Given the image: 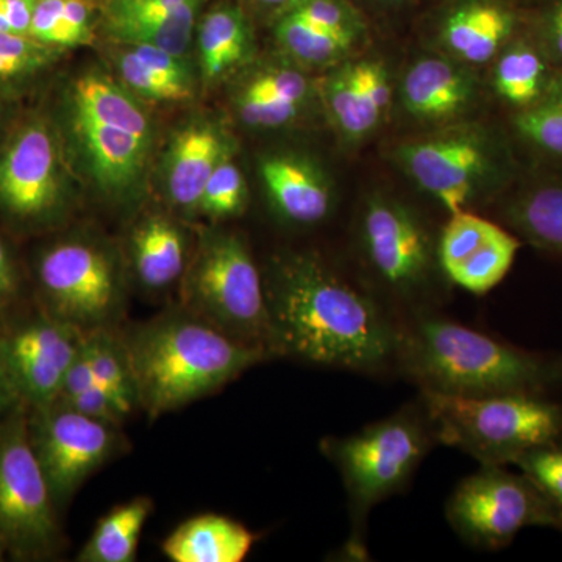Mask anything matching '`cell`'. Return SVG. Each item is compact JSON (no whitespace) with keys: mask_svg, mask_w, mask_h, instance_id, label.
Returning <instances> with one entry per match:
<instances>
[{"mask_svg":"<svg viewBox=\"0 0 562 562\" xmlns=\"http://www.w3.org/2000/svg\"><path fill=\"white\" fill-rule=\"evenodd\" d=\"M554 77L557 74H550L542 47L516 41L506 46L505 54L495 66V91L503 101L522 111L541 101Z\"/></svg>","mask_w":562,"mask_h":562,"instance_id":"cell-23","label":"cell"},{"mask_svg":"<svg viewBox=\"0 0 562 562\" xmlns=\"http://www.w3.org/2000/svg\"><path fill=\"white\" fill-rule=\"evenodd\" d=\"M517 132L539 149L562 157V74H558L546 95L516 116Z\"/></svg>","mask_w":562,"mask_h":562,"instance_id":"cell-33","label":"cell"},{"mask_svg":"<svg viewBox=\"0 0 562 562\" xmlns=\"http://www.w3.org/2000/svg\"><path fill=\"white\" fill-rule=\"evenodd\" d=\"M3 401V376H0V403Z\"/></svg>","mask_w":562,"mask_h":562,"instance_id":"cell-48","label":"cell"},{"mask_svg":"<svg viewBox=\"0 0 562 562\" xmlns=\"http://www.w3.org/2000/svg\"><path fill=\"white\" fill-rule=\"evenodd\" d=\"M38 283L54 319L88 333L116 327L125 308L116 258L102 244L63 239L41 254Z\"/></svg>","mask_w":562,"mask_h":562,"instance_id":"cell-7","label":"cell"},{"mask_svg":"<svg viewBox=\"0 0 562 562\" xmlns=\"http://www.w3.org/2000/svg\"><path fill=\"white\" fill-rule=\"evenodd\" d=\"M55 508L27 422L14 417L0 427V539L7 552L20 558L55 552L61 539Z\"/></svg>","mask_w":562,"mask_h":562,"instance_id":"cell-10","label":"cell"},{"mask_svg":"<svg viewBox=\"0 0 562 562\" xmlns=\"http://www.w3.org/2000/svg\"><path fill=\"white\" fill-rule=\"evenodd\" d=\"M239 95L303 103L308 95V81L297 70L269 69L255 76Z\"/></svg>","mask_w":562,"mask_h":562,"instance_id":"cell-39","label":"cell"},{"mask_svg":"<svg viewBox=\"0 0 562 562\" xmlns=\"http://www.w3.org/2000/svg\"><path fill=\"white\" fill-rule=\"evenodd\" d=\"M422 398L436 439L480 464H513L562 436V406L536 394L461 397L422 390Z\"/></svg>","mask_w":562,"mask_h":562,"instance_id":"cell-4","label":"cell"},{"mask_svg":"<svg viewBox=\"0 0 562 562\" xmlns=\"http://www.w3.org/2000/svg\"><path fill=\"white\" fill-rule=\"evenodd\" d=\"M188 2L191 0H109L103 9V32L110 36L122 29L160 21Z\"/></svg>","mask_w":562,"mask_h":562,"instance_id":"cell-37","label":"cell"},{"mask_svg":"<svg viewBox=\"0 0 562 562\" xmlns=\"http://www.w3.org/2000/svg\"><path fill=\"white\" fill-rule=\"evenodd\" d=\"M124 338L138 405L151 417L220 391L271 355L188 310L136 325Z\"/></svg>","mask_w":562,"mask_h":562,"instance_id":"cell-2","label":"cell"},{"mask_svg":"<svg viewBox=\"0 0 562 562\" xmlns=\"http://www.w3.org/2000/svg\"><path fill=\"white\" fill-rule=\"evenodd\" d=\"M281 11H290L302 20L341 35L357 38L362 31L360 14L344 0H292Z\"/></svg>","mask_w":562,"mask_h":562,"instance_id":"cell-38","label":"cell"},{"mask_svg":"<svg viewBox=\"0 0 562 562\" xmlns=\"http://www.w3.org/2000/svg\"><path fill=\"white\" fill-rule=\"evenodd\" d=\"M61 149L49 122L31 117L0 147V210L21 222L49 220L65 202Z\"/></svg>","mask_w":562,"mask_h":562,"instance_id":"cell-12","label":"cell"},{"mask_svg":"<svg viewBox=\"0 0 562 562\" xmlns=\"http://www.w3.org/2000/svg\"><path fill=\"white\" fill-rule=\"evenodd\" d=\"M430 447L427 427L416 413L401 412L364 430L322 441V450L341 473L357 516L409 482Z\"/></svg>","mask_w":562,"mask_h":562,"instance_id":"cell-8","label":"cell"},{"mask_svg":"<svg viewBox=\"0 0 562 562\" xmlns=\"http://www.w3.org/2000/svg\"><path fill=\"white\" fill-rule=\"evenodd\" d=\"M558 528H560V530L562 531V522L560 524V527H558Z\"/></svg>","mask_w":562,"mask_h":562,"instance_id":"cell-52","label":"cell"},{"mask_svg":"<svg viewBox=\"0 0 562 562\" xmlns=\"http://www.w3.org/2000/svg\"><path fill=\"white\" fill-rule=\"evenodd\" d=\"M203 80L224 79L247 60L251 50L250 24L241 7L221 3L206 11L195 29Z\"/></svg>","mask_w":562,"mask_h":562,"instance_id":"cell-22","label":"cell"},{"mask_svg":"<svg viewBox=\"0 0 562 562\" xmlns=\"http://www.w3.org/2000/svg\"><path fill=\"white\" fill-rule=\"evenodd\" d=\"M303 103L281 99H257L239 95L238 113L246 125L258 128H277L297 117Z\"/></svg>","mask_w":562,"mask_h":562,"instance_id":"cell-40","label":"cell"},{"mask_svg":"<svg viewBox=\"0 0 562 562\" xmlns=\"http://www.w3.org/2000/svg\"><path fill=\"white\" fill-rule=\"evenodd\" d=\"M260 173L273 209L284 221L313 225L330 213V187L312 162L272 155L261 161Z\"/></svg>","mask_w":562,"mask_h":562,"instance_id":"cell-18","label":"cell"},{"mask_svg":"<svg viewBox=\"0 0 562 562\" xmlns=\"http://www.w3.org/2000/svg\"><path fill=\"white\" fill-rule=\"evenodd\" d=\"M358 74L361 77L362 88L368 94L373 109L384 116L391 105L392 90L390 79H387L386 70L380 63L375 61H360L357 63Z\"/></svg>","mask_w":562,"mask_h":562,"instance_id":"cell-42","label":"cell"},{"mask_svg":"<svg viewBox=\"0 0 562 562\" xmlns=\"http://www.w3.org/2000/svg\"><path fill=\"white\" fill-rule=\"evenodd\" d=\"M57 402L69 406L74 412L85 414V416L92 417V419L106 422V424L117 425V427L127 417L121 412L120 406L116 405L109 392L99 384L90 387V390L81 391L79 394L58 398Z\"/></svg>","mask_w":562,"mask_h":562,"instance_id":"cell-41","label":"cell"},{"mask_svg":"<svg viewBox=\"0 0 562 562\" xmlns=\"http://www.w3.org/2000/svg\"><path fill=\"white\" fill-rule=\"evenodd\" d=\"M255 543L243 524L221 514H201L179 525L162 542L173 562H241Z\"/></svg>","mask_w":562,"mask_h":562,"instance_id":"cell-19","label":"cell"},{"mask_svg":"<svg viewBox=\"0 0 562 562\" xmlns=\"http://www.w3.org/2000/svg\"><path fill=\"white\" fill-rule=\"evenodd\" d=\"M497 227L491 221L468 211L452 214L439 244V262L443 272L449 276L462 261L468 260Z\"/></svg>","mask_w":562,"mask_h":562,"instance_id":"cell-35","label":"cell"},{"mask_svg":"<svg viewBox=\"0 0 562 562\" xmlns=\"http://www.w3.org/2000/svg\"><path fill=\"white\" fill-rule=\"evenodd\" d=\"M181 281L184 310L273 353L265 280L241 236L205 233Z\"/></svg>","mask_w":562,"mask_h":562,"instance_id":"cell-5","label":"cell"},{"mask_svg":"<svg viewBox=\"0 0 562 562\" xmlns=\"http://www.w3.org/2000/svg\"><path fill=\"white\" fill-rule=\"evenodd\" d=\"M473 80L465 70L442 58H424L412 66L403 81L406 110L425 121L457 116L469 105Z\"/></svg>","mask_w":562,"mask_h":562,"instance_id":"cell-20","label":"cell"},{"mask_svg":"<svg viewBox=\"0 0 562 562\" xmlns=\"http://www.w3.org/2000/svg\"><path fill=\"white\" fill-rule=\"evenodd\" d=\"M83 336V331L50 316L24 325L0 342L3 373L36 409L46 408L60 397Z\"/></svg>","mask_w":562,"mask_h":562,"instance_id":"cell-13","label":"cell"},{"mask_svg":"<svg viewBox=\"0 0 562 562\" xmlns=\"http://www.w3.org/2000/svg\"><path fill=\"white\" fill-rule=\"evenodd\" d=\"M2 113H3V111H2V102H0V121H2Z\"/></svg>","mask_w":562,"mask_h":562,"instance_id":"cell-50","label":"cell"},{"mask_svg":"<svg viewBox=\"0 0 562 562\" xmlns=\"http://www.w3.org/2000/svg\"><path fill=\"white\" fill-rule=\"evenodd\" d=\"M206 2L209 0H191L168 18L122 29L109 38L124 46H151L184 57L194 40L199 16Z\"/></svg>","mask_w":562,"mask_h":562,"instance_id":"cell-30","label":"cell"},{"mask_svg":"<svg viewBox=\"0 0 562 562\" xmlns=\"http://www.w3.org/2000/svg\"><path fill=\"white\" fill-rule=\"evenodd\" d=\"M325 103L336 125L349 138L368 135L382 121L362 88L357 63L344 66L328 77L325 83Z\"/></svg>","mask_w":562,"mask_h":562,"instance_id":"cell-28","label":"cell"},{"mask_svg":"<svg viewBox=\"0 0 562 562\" xmlns=\"http://www.w3.org/2000/svg\"><path fill=\"white\" fill-rule=\"evenodd\" d=\"M227 151V140L211 122H192L177 132L165 168L166 192L172 205L184 213L199 211L203 188Z\"/></svg>","mask_w":562,"mask_h":562,"instance_id":"cell-17","label":"cell"},{"mask_svg":"<svg viewBox=\"0 0 562 562\" xmlns=\"http://www.w3.org/2000/svg\"><path fill=\"white\" fill-rule=\"evenodd\" d=\"M81 351L91 364L95 382L109 392L121 412L128 416L138 405V395L124 335H120L116 327L85 333Z\"/></svg>","mask_w":562,"mask_h":562,"instance_id":"cell-25","label":"cell"},{"mask_svg":"<svg viewBox=\"0 0 562 562\" xmlns=\"http://www.w3.org/2000/svg\"><path fill=\"white\" fill-rule=\"evenodd\" d=\"M362 246L391 288L409 294L427 281L431 241L420 221L401 203L373 199L362 216Z\"/></svg>","mask_w":562,"mask_h":562,"instance_id":"cell-14","label":"cell"},{"mask_svg":"<svg viewBox=\"0 0 562 562\" xmlns=\"http://www.w3.org/2000/svg\"><path fill=\"white\" fill-rule=\"evenodd\" d=\"M391 2H402V0H391Z\"/></svg>","mask_w":562,"mask_h":562,"instance_id":"cell-51","label":"cell"},{"mask_svg":"<svg viewBox=\"0 0 562 562\" xmlns=\"http://www.w3.org/2000/svg\"><path fill=\"white\" fill-rule=\"evenodd\" d=\"M92 0H36L29 36L52 49L87 46L94 40Z\"/></svg>","mask_w":562,"mask_h":562,"instance_id":"cell-26","label":"cell"},{"mask_svg":"<svg viewBox=\"0 0 562 562\" xmlns=\"http://www.w3.org/2000/svg\"><path fill=\"white\" fill-rule=\"evenodd\" d=\"M447 519L464 541L491 550L508 546L524 528L560 522L552 503L524 473L494 464H482L458 484L447 503Z\"/></svg>","mask_w":562,"mask_h":562,"instance_id":"cell-9","label":"cell"},{"mask_svg":"<svg viewBox=\"0 0 562 562\" xmlns=\"http://www.w3.org/2000/svg\"><path fill=\"white\" fill-rule=\"evenodd\" d=\"M397 353L422 390L461 397L536 394L552 379L535 355L442 317H420Z\"/></svg>","mask_w":562,"mask_h":562,"instance_id":"cell-3","label":"cell"},{"mask_svg":"<svg viewBox=\"0 0 562 562\" xmlns=\"http://www.w3.org/2000/svg\"><path fill=\"white\" fill-rule=\"evenodd\" d=\"M276 35L284 50L306 65H328L338 61L357 40L353 36L325 31L290 11H281Z\"/></svg>","mask_w":562,"mask_h":562,"instance_id":"cell-31","label":"cell"},{"mask_svg":"<svg viewBox=\"0 0 562 562\" xmlns=\"http://www.w3.org/2000/svg\"><path fill=\"white\" fill-rule=\"evenodd\" d=\"M36 0H0V33L29 35Z\"/></svg>","mask_w":562,"mask_h":562,"instance_id":"cell-44","label":"cell"},{"mask_svg":"<svg viewBox=\"0 0 562 562\" xmlns=\"http://www.w3.org/2000/svg\"><path fill=\"white\" fill-rule=\"evenodd\" d=\"M133 272L147 291L168 290L183 279L188 265L187 236L176 222L150 216L136 225L131 238Z\"/></svg>","mask_w":562,"mask_h":562,"instance_id":"cell-21","label":"cell"},{"mask_svg":"<svg viewBox=\"0 0 562 562\" xmlns=\"http://www.w3.org/2000/svg\"><path fill=\"white\" fill-rule=\"evenodd\" d=\"M0 376H5V373H3L2 362H0Z\"/></svg>","mask_w":562,"mask_h":562,"instance_id":"cell-49","label":"cell"},{"mask_svg":"<svg viewBox=\"0 0 562 562\" xmlns=\"http://www.w3.org/2000/svg\"><path fill=\"white\" fill-rule=\"evenodd\" d=\"M251 2L257 3L258 7H265V9H279L281 11L284 7L290 5L292 0H251Z\"/></svg>","mask_w":562,"mask_h":562,"instance_id":"cell-46","label":"cell"},{"mask_svg":"<svg viewBox=\"0 0 562 562\" xmlns=\"http://www.w3.org/2000/svg\"><path fill=\"white\" fill-rule=\"evenodd\" d=\"M18 292V273L9 247L0 238V312L13 302Z\"/></svg>","mask_w":562,"mask_h":562,"instance_id":"cell-45","label":"cell"},{"mask_svg":"<svg viewBox=\"0 0 562 562\" xmlns=\"http://www.w3.org/2000/svg\"><path fill=\"white\" fill-rule=\"evenodd\" d=\"M7 549L5 546H3L2 539H0V561L3 560V557H5Z\"/></svg>","mask_w":562,"mask_h":562,"instance_id":"cell-47","label":"cell"},{"mask_svg":"<svg viewBox=\"0 0 562 562\" xmlns=\"http://www.w3.org/2000/svg\"><path fill=\"white\" fill-rule=\"evenodd\" d=\"M246 202L247 188L241 169L227 151L203 188L199 211L214 220H225L241 213Z\"/></svg>","mask_w":562,"mask_h":562,"instance_id":"cell-34","label":"cell"},{"mask_svg":"<svg viewBox=\"0 0 562 562\" xmlns=\"http://www.w3.org/2000/svg\"><path fill=\"white\" fill-rule=\"evenodd\" d=\"M542 49L562 65V0H547L539 14Z\"/></svg>","mask_w":562,"mask_h":562,"instance_id":"cell-43","label":"cell"},{"mask_svg":"<svg viewBox=\"0 0 562 562\" xmlns=\"http://www.w3.org/2000/svg\"><path fill=\"white\" fill-rule=\"evenodd\" d=\"M512 220L528 241L562 254V181L542 184L520 198Z\"/></svg>","mask_w":562,"mask_h":562,"instance_id":"cell-27","label":"cell"},{"mask_svg":"<svg viewBox=\"0 0 562 562\" xmlns=\"http://www.w3.org/2000/svg\"><path fill=\"white\" fill-rule=\"evenodd\" d=\"M519 249V239L497 227L468 260L462 261L447 277L472 294H487L505 279Z\"/></svg>","mask_w":562,"mask_h":562,"instance_id":"cell-29","label":"cell"},{"mask_svg":"<svg viewBox=\"0 0 562 562\" xmlns=\"http://www.w3.org/2000/svg\"><path fill=\"white\" fill-rule=\"evenodd\" d=\"M514 465L522 471L524 475L547 498L562 522V447L557 443L538 447L530 452H525L513 461Z\"/></svg>","mask_w":562,"mask_h":562,"instance_id":"cell-36","label":"cell"},{"mask_svg":"<svg viewBox=\"0 0 562 562\" xmlns=\"http://www.w3.org/2000/svg\"><path fill=\"white\" fill-rule=\"evenodd\" d=\"M520 14L506 0H460L443 18L441 40L462 60L486 63L508 46Z\"/></svg>","mask_w":562,"mask_h":562,"instance_id":"cell-16","label":"cell"},{"mask_svg":"<svg viewBox=\"0 0 562 562\" xmlns=\"http://www.w3.org/2000/svg\"><path fill=\"white\" fill-rule=\"evenodd\" d=\"M70 128L103 191L122 195L138 184L149 154L151 125L124 85L87 74L69 90Z\"/></svg>","mask_w":562,"mask_h":562,"instance_id":"cell-6","label":"cell"},{"mask_svg":"<svg viewBox=\"0 0 562 562\" xmlns=\"http://www.w3.org/2000/svg\"><path fill=\"white\" fill-rule=\"evenodd\" d=\"M397 157L422 190L450 214L465 211L476 184L490 169L483 140L464 133L405 144Z\"/></svg>","mask_w":562,"mask_h":562,"instance_id":"cell-15","label":"cell"},{"mask_svg":"<svg viewBox=\"0 0 562 562\" xmlns=\"http://www.w3.org/2000/svg\"><path fill=\"white\" fill-rule=\"evenodd\" d=\"M29 425L33 452L60 508L122 449L117 425L92 419L60 402L40 408Z\"/></svg>","mask_w":562,"mask_h":562,"instance_id":"cell-11","label":"cell"},{"mask_svg":"<svg viewBox=\"0 0 562 562\" xmlns=\"http://www.w3.org/2000/svg\"><path fill=\"white\" fill-rule=\"evenodd\" d=\"M150 498L138 497L117 505L101 517L77 561L133 562L138 553L140 532L149 519Z\"/></svg>","mask_w":562,"mask_h":562,"instance_id":"cell-24","label":"cell"},{"mask_svg":"<svg viewBox=\"0 0 562 562\" xmlns=\"http://www.w3.org/2000/svg\"><path fill=\"white\" fill-rule=\"evenodd\" d=\"M273 353L368 371L397 353L401 335L368 295L306 254L276 258L265 281Z\"/></svg>","mask_w":562,"mask_h":562,"instance_id":"cell-1","label":"cell"},{"mask_svg":"<svg viewBox=\"0 0 562 562\" xmlns=\"http://www.w3.org/2000/svg\"><path fill=\"white\" fill-rule=\"evenodd\" d=\"M116 69L122 85L138 98L157 102H181L194 95V80L162 72L136 57L128 46H124L117 55Z\"/></svg>","mask_w":562,"mask_h":562,"instance_id":"cell-32","label":"cell"}]
</instances>
